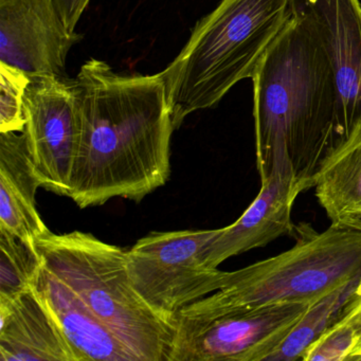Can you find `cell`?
Masks as SVG:
<instances>
[{"label": "cell", "mask_w": 361, "mask_h": 361, "mask_svg": "<svg viewBox=\"0 0 361 361\" xmlns=\"http://www.w3.org/2000/svg\"><path fill=\"white\" fill-rule=\"evenodd\" d=\"M77 81L81 136L69 197L85 209L116 197L140 202L164 187L176 130L161 73L119 75L92 59Z\"/></svg>", "instance_id": "obj_1"}, {"label": "cell", "mask_w": 361, "mask_h": 361, "mask_svg": "<svg viewBox=\"0 0 361 361\" xmlns=\"http://www.w3.org/2000/svg\"><path fill=\"white\" fill-rule=\"evenodd\" d=\"M252 81L259 174L284 156L314 188L319 166L338 145L337 86L324 52L291 13Z\"/></svg>", "instance_id": "obj_2"}, {"label": "cell", "mask_w": 361, "mask_h": 361, "mask_svg": "<svg viewBox=\"0 0 361 361\" xmlns=\"http://www.w3.org/2000/svg\"><path fill=\"white\" fill-rule=\"evenodd\" d=\"M289 16V0H221L202 18L161 73L175 130L188 116L217 106L233 86L252 79Z\"/></svg>", "instance_id": "obj_3"}, {"label": "cell", "mask_w": 361, "mask_h": 361, "mask_svg": "<svg viewBox=\"0 0 361 361\" xmlns=\"http://www.w3.org/2000/svg\"><path fill=\"white\" fill-rule=\"evenodd\" d=\"M43 265L77 293L139 361H170L174 319L137 290L126 250L90 233L48 231L35 245Z\"/></svg>", "instance_id": "obj_4"}, {"label": "cell", "mask_w": 361, "mask_h": 361, "mask_svg": "<svg viewBox=\"0 0 361 361\" xmlns=\"http://www.w3.org/2000/svg\"><path fill=\"white\" fill-rule=\"evenodd\" d=\"M293 248L235 271H226L221 305L257 308L283 303L314 304L361 274V231L331 226L318 232L295 226Z\"/></svg>", "instance_id": "obj_5"}, {"label": "cell", "mask_w": 361, "mask_h": 361, "mask_svg": "<svg viewBox=\"0 0 361 361\" xmlns=\"http://www.w3.org/2000/svg\"><path fill=\"white\" fill-rule=\"evenodd\" d=\"M310 305L232 308L206 295L175 314L170 361L266 360Z\"/></svg>", "instance_id": "obj_6"}, {"label": "cell", "mask_w": 361, "mask_h": 361, "mask_svg": "<svg viewBox=\"0 0 361 361\" xmlns=\"http://www.w3.org/2000/svg\"><path fill=\"white\" fill-rule=\"evenodd\" d=\"M216 230L152 232L126 251L133 284L170 319L189 304L219 290L226 271L209 267L204 249Z\"/></svg>", "instance_id": "obj_7"}, {"label": "cell", "mask_w": 361, "mask_h": 361, "mask_svg": "<svg viewBox=\"0 0 361 361\" xmlns=\"http://www.w3.org/2000/svg\"><path fill=\"white\" fill-rule=\"evenodd\" d=\"M24 97L23 130L42 188L71 195L81 136V92L65 75H30Z\"/></svg>", "instance_id": "obj_8"}, {"label": "cell", "mask_w": 361, "mask_h": 361, "mask_svg": "<svg viewBox=\"0 0 361 361\" xmlns=\"http://www.w3.org/2000/svg\"><path fill=\"white\" fill-rule=\"evenodd\" d=\"M289 9L316 39L333 71L339 145L361 123L360 1L289 0Z\"/></svg>", "instance_id": "obj_9"}, {"label": "cell", "mask_w": 361, "mask_h": 361, "mask_svg": "<svg viewBox=\"0 0 361 361\" xmlns=\"http://www.w3.org/2000/svg\"><path fill=\"white\" fill-rule=\"evenodd\" d=\"M82 39L54 0H0V63L29 75H65L69 52Z\"/></svg>", "instance_id": "obj_10"}, {"label": "cell", "mask_w": 361, "mask_h": 361, "mask_svg": "<svg viewBox=\"0 0 361 361\" xmlns=\"http://www.w3.org/2000/svg\"><path fill=\"white\" fill-rule=\"evenodd\" d=\"M261 180V190L252 204L235 223L217 229L204 249L209 267L217 268L230 257L266 246L281 236L293 235V204L299 194L312 185L297 176L284 156L270 160Z\"/></svg>", "instance_id": "obj_11"}, {"label": "cell", "mask_w": 361, "mask_h": 361, "mask_svg": "<svg viewBox=\"0 0 361 361\" xmlns=\"http://www.w3.org/2000/svg\"><path fill=\"white\" fill-rule=\"evenodd\" d=\"M31 287L58 323L77 361H139L81 298L43 263Z\"/></svg>", "instance_id": "obj_12"}, {"label": "cell", "mask_w": 361, "mask_h": 361, "mask_svg": "<svg viewBox=\"0 0 361 361\" xmlns=\"http://www.w3.org/2000/svg\"><path fill=\"white\" fill-rule=\"evenodd\" d=\"M0 361H77L32 287L12 299H0Z\"/></svg>", "instance_id": "obj_13"}, {"label": "cell", "mask_w": 361, "mask_h": 361, "mask_svg": "<svg viewBox=\"0 0 361 361\" xmlns=\"http://www.w3.org/2000/svg\"><path fill=\"white\" fill-rule=\"evenodd\" d=\"M39 188L24 134L0 133V230L33 249L37 238L49 231L37 212Z\"/></svg>", "instance_id": "obj_14"}, {"label": "cell", "mask_w": 361, "mask_h": 361, "mask_svg": "<svg viewBox=\"0 0 361 361\" xmlns=\"http://www.w3.org/2000/svg\"><path fill=\"white\" fill-rule=\"evenodd\" d=\"M314 188L331 226L361 231V123L321 162Z\"/></svg>", "instance_id": "obj_15"}, {"label": "cell", "mask_w": 361, "mask_h": 361, "mask_svg": "<svg viewBox=\"0 0 361 361\" xmlns=\"http://www.w3.org/2000/svg\"><path fill=\"white\" fill-rule=\"evenodd\" d=\"M361 285V274L312 304L266 361H295L337 320Z\"/></svg>", "instance_id": "obj_16"}, {"label": "cell", "mask_w": 361, "mask_h": 361, "mask_svg": "<svg viewBox=\"0 0 361 361\" xmlns=\"http://www.w3.org/2000/svg\"><path fill=\"white\" fill-rule=\"evenodd\" d=\"M361 348V285L348 300L336 322L307 350L310 361H345Z\"/></svg>", "instance_id": "obj_17"}, {"label": "cell", "mask_w": 361, "mask_h": 361, "mask_svg": "<svg viewBox=\"0 0 361 361\" xmlns=\"http://www.w3.org/2000/svg\"><path fill=\"white\" fill-rule=\"evenodd\" d=\"M41 266L35 249L0 230V299H12L30 288Z\"/></svg>", "instance_id": "obj_18"}, {"label": "cell", "mask_w": 361, "mask_h": 361, "mask_svg": "<svg viewBox=\"0 0 361 361\" xmlns=\"http://www.w3.org/2000/svg\"><path fill=\"white\" fill-rule=\"evenodd\" d=\"M30 80L24 71L0 63V133L24 130V97Z\"/></svg>", "instance_id": "obj_19"}, {"label": "cell", "mask_w": 361, "mask_h": 361, "mask_svg": "<svg viewBox=\"0 0 361 361\" xmlns=\"http://www.w3.org/2000/svg\"><path fill=\"white\" fill-rule=\"evenodd\" d=\"M90 0H54L59 13L69 30L75 31Z\"/></svg>", "instance_id": "obj_20"}, {"label": "cell", "mask_w": 361, "mask_h": 361, "mask_svg": "<svg viewBox=\"0 0 361 361\" xmlns=\"http://www.w3.org/2000/svg\"><path fill=\"white\" fill-rule=\"evenodd\" d=\"M348 360L360 361L361 360V348H359V350H357L356 352L353 353L352 356L350 357V359H348Z\"/></svg>", "instance_id": "obj_21"}]
</instances>
